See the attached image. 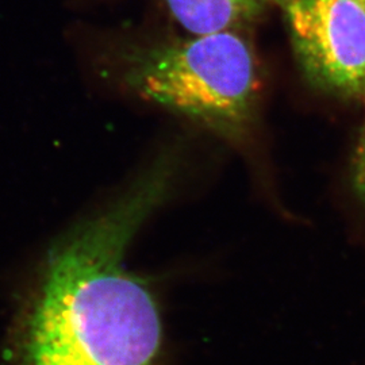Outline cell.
Wrapping results in <instances>:
<instances>
[{"label":"cell","mask_w":365,"mask_h":365,"mask_svg":"<svg viewBox=\"0 0 365 365\" xmlns=\"http://www.w3.org/2000/svg\"><path fill=\"white\" fill-rule=\"evenodd\" d=\"M182 158L168 150L114 200L71 226L41 261L15 325L14 365H161L163 324L126 253L168 199Z\"/></svg>","instance_id":"cell-1"},{"label":"cell","mask_w":365,"mask_h":365,"mask_svg":"<svg viewBox=\"0 0 365 365\" xmlns=\"http://www.w3.org/2000/svg\"><path fill=\"white\" fill-rule=\"evenodd\" d=\"M117 73L140 101L223 138H241L252 122L259 68L237 29L126 46Z\"/></svg>","instance_id":"cell-2"},{"label":"cell","mask_w":365,"mask_h":365,"mask_svg":"<svg viewBox=\"0 0 365 365\" xmlns=\"http://www.w3.org/2000/svg\"><path fill=\"white\" fill-rule=\"evenodd\" d=\"M284 13L307 76L365 107V0H284Z\"/></svg>","instance_id":"cell-3"},{"label":"cell","mask_w":365,"mask_h":365,"mask_svg":"<svg viewBox=\"0 0 365 365\" xmlns=\"http://www.w3.org/2000/svg\"><path fill=\"white\" fill-rule=\"evenodd\" d=\"M187 34L235 30L259 14L268 0H156Z\"/></svg>","instance_id":"cell-4"},{"label":"cell","mask_w":365,"mask_h":365,"mask_svg":"<svg viewBox=\"0 0 365 365\" xmlns=\"http://www.w3.org/2000/svg\"><path fill=\"white\" fill-rule=\"evenodd\" d=\"M353 185L365 205V126L356 145L352 167Z\"/></svg>","instance_id":"cell-5"}]
</instances>
